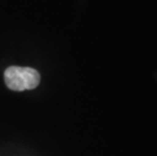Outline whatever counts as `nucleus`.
Listing matches in <instances>:
<instances>
[{
    "label": "nucleus",
    "instance_id": "f257e3e1",
    "mask_svg": "<svg viewBox=\"0 0 157 156\" xmlns=\"http://www.w3.org/2000/svg\"><path fill=\"white\" fill-rule=\"evenodd\" d=\"M4 80L6 86L9 89L15 91H23L36 88L40 83L41 76L36 69L11 66L4 72Z\"/></svg>",
    "mask_w": 157,
    "mask_h": 156
}]
</instances>
